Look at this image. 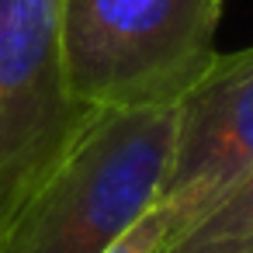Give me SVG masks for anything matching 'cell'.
Returning <instances> with one entry per match:
<instances>
[{"label":"cell","mask_w":253,"mask_h":253,"mask_svg":"<svg viewBox=\"0 0 253 253\" xmlns=\"http://www.w3.org/2000/svg\"><path fill=\"white\" fill-rule=\"evenodd\" d=\"M167 232H170V218H167V211L160 205H153V211L142 215L108 253H156L163 246Z\"/></svg>","instance_id":"obj_6"},{"label":"cell","mask_w":253,"mask_h":253,"mask_svg":"<svg viewBox=\"0 0 253 253\" xmlns=\"http://www.w3.org/2000/svg\"><path fill=\"white\" fill-rule=\"evenodd\" d=\"M225 0H63V77L87 111L177 104L218 59Z\"/></svg>","instance_id":"obj_2"},{"label":"cell","mask_w":253,"mask_h":253,"mask_svg":"<svg viewBox=\"0 0 253 253\" xmlns=\"http://www.w3.org/2000/svg\"><path fill=\"white\" fill-rule=\"evenodd\" d=\"M177 104L90 111L0 225V253H108L153 211Z\"/></svg>","instance_id":"obj_1"},{"label":"cell","mask_w":253,"mask_h":253,"mask_svg":"<svg viewBox=\"0 0 253 253\" xmlns=\"http://www.w3.org/2000/svg\"><path fill=\"white\" fill-rule=\"evenodd\" d=\"M156 253H253V170L205 218Z\"/></svg>","instance_id":"obj_5"},{"label":"cell","mask_w":253,"mask_h":253,"mask_svg":"<svg viewBox=\"0 0 253 253\" xmlns=\"http://www.w3.org/2000/svg\"><path fill=\"white\" fill-rule=\"evenodd\" d=\"M253 170V49L218 52L208 73L177 101L170 160L156 205L167 239L205 218ZM163 239V243H167Z\"/></svg>","instance_id":"obj_4"},{"label":"cell","mask_w":253,"mask_h":253,"mask_svg":"<svg viewBox=\"0 0 253 253\" xmlns=\"http://www.w3.org/2000/svg\"><path fill=\"white\" fill-rule=\"evenodd\" d=\"M63 0H0V225L90 115L63 77Z\"/></svg>","instance_id":"obj_3"}]
</instances>
